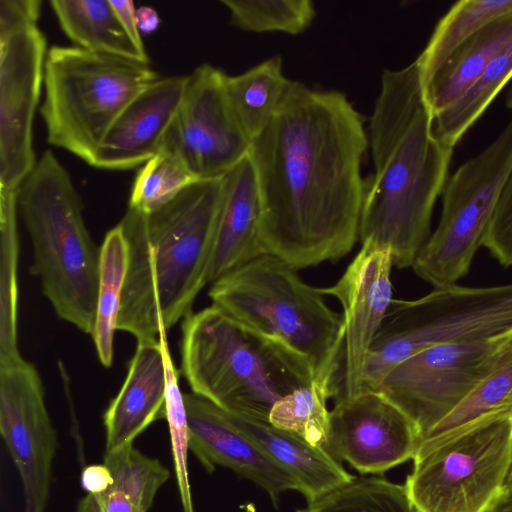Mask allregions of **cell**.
<instances>
[{
  "label": "cell",
  "instance_id": "obj_39",
  "mask_svg": "<svg viewBox=\"0 0 512 512\" xmlns=\"http://www.w3.org/2000/svg\"><path fill=\"white\" fill-rule=\"evenodd\" d=\"M115 9L125 31L134 42V44L142 51L145 50L144 43L137 24L136 8L130 0H110Z\"/></svg>",
  "mask_w": 512,
  "mask_h": 512
},
{
  "label": "cell",
  "instance_id": "obj_14",
  "mask_svg": "<svg viewBox=\"0 0 512 512\" xmlns=\"http://www.w3.org/2000/svg\"><path fill=\"white\" fill-rule=\"evenodd\" d=\"M47 52L37 26L0 39V190H17L37 163L33 121Z\"/></svg>",
  "mask_w": 512,
  "mask_h": 512
},
{
  "label": "cell",
  "instance_id": "obj_28",
  "mask_svg": "<svg viewBox=\"0 0 512 512\" xmlns=\"http://www.w3.org/2000/svg\"><path fill=\"white\" fill-rule=\"evenodd\" d=\"M17 190H0V363L22 357L18 346Z\"/></svg>",
  "mask_w": 512,
  "mask_h": 512
},
{
  "label": "cell",
  "instance_id": "obj_40",
  "mask_svg": "<svg viewBox=\"0 0 512 512\" xmlns=\"http://www.w3.org/2000/svg\"><path fill=\"white\" fill-rule=\"evenodd\" d=\"M93 496L101 512H142L129 498L115 490L108 489Z\"/></svg>",
  "mask_w": 512,
  "mask_h": 512
},
{
  "label": "cell",
  "instance_id": "obj_37",
  "mask_svg": "<svg viewBox=\"0 0 512 512\" xmlns=\"http://www.w3.org/2000/svg\"><path fill=\"white\" fill-rule=\"evenodd\" d=\"M41 12L39 0L0 1V39L37 26Z\"/></svg>",
  "mask_w": 512,
  "mask_h": 512
},
{
  "label": "cell",
  "instance_id": "obj_12",
  "mask_svg": "<svg viewBox=\"0 0 512 512\" xmlns=\"http://www.w3.org/2000/svg\"><path fill=\"white\" fill-rule=\"evenodd\" d=\"M226 74L204 63L191 74L162 148L178 155L198 180L223 178L251 150L225 91Z\"/></svg>",
  "mask_w": 512,
  "mask_h": 512
},
{
  "label": "cell",
  "instance_id": "obj_22",
  "mask_svg": "<svg viewBox=\"0 0 512 512\" xmlns=\"http://www.w3.org/2000/svg\"><path fill=\"white\" fill-rule=\"evenodd\" d=\"M511 41L512 14H509L467 39L437 69L421 79L431 117L457 101Z\"/></svg>",
  "mask_w": 512,
  "mask_h": 512
},
{
  "label": "cell",
  "instance_id": "obj_23",
  "mask_svg": "<svg viewBox=\"0 0 512 512\" xmlns=\"http://www.w3.org/2000/svg\"><path fill=\"white\" fill-rule=\"evenodd\" d=\"M50 5L62 31L74 46L149 63L146 51L131 40L110 0H52Z\"/></svg>",
  "mask_w": 512,
  "mask_h": 512
},
{
  "label": "cell",
  "instance_id": "obj_9",
  "mask_svg": "<svg viewBox=\"0 0 512 512\" xmlns=\"http://www.w3.org/2000/svg\"><path fill=\"white\" fill-rule=\"evenodd\" d=\"M511 170L512 117L489 146L448 179L440 221L412 265L420 278L438 288L468 273Z\"/></svg>",
  "mask_w": 512,
  "mask_h": 512
},
{
  "label": "cell",
  "instance_id": "obj_4",
  "mask_svg": "<svg viewBox=\"0 0 512 512\" xmlns=\"http://www.w3.org/2000/svg\"><path fill=\"white\" fill-rule=\"evenodd\" d=\"M181 332L192 393L230 413L269 422L274 404L315 376L305 360L214 305L188 314Z\"/></svg>",
  "mask_w": 512,
  "mask_h": 512
},
{
  "label": "cell",
  "instance_id": "obj_41",
  "mask_svg": "<svg viewBox=\"0 0 512 512\" xmlns=\"http://www.w3.org/2000/svg\"><path fill=\"white\" fill-rule=\"evenodd\" d=\"M137 24L140 31L150 33L154 31L159 23L160 18L152 7L141 6L136 10Z\"/></svg>",
  "mask_w": 512,
  "mask_h": 512
},
{
  "label": "cell",
  "instance_id": "obj_1",
  "mask_svg": "<svg viewBox=\"0 0 512 512\" xmlns=\"http://www.w3.org/2000/svg\"><path fill=\"white\" fill-rule=\"evenodd\" d=\"M367 144L362 117L343 93L291 81L249 153L264 254L300 270L351 251L359 239Z\"/></svg>",
  "mask_w": 512,
  "mask_h": 512
},
{
  "label": "cell",
  "instance_id": "obj_35",
  "mask_svg": "<svg viewBox=\"0 0 512 512\" xmlns=\"http://www.w3.org/2000/svg\"><path fill=\"white\" fill-rule=\"evenodd\" d=\"M160 341L166 377L165 420L170 434L174 471L184 512H195L188 476L189 427L184 396L180 391L178 373L173 364L167 332L162 330Z\"/></svg>",
  "mask_w": 512,
  "mask_h": 512
},
{
  "label": "cell",
  "instance_id": "obj_30",
  "mask_svg": "<svg viewBox=\"0 0 512 512\" xmlns=\"http://www.w3.org/2000/svg\"><path fill=\"white\" fill-rule=\"evenodd\" d=\"M512 14V0H462L455 3L435 27L416 59L421 79L437 69L463 42L491 22Z\"/></svg>",
  "mask_w": 512,
  "mask_h": 512
},
{
  "label": "cell",
  "instance_id": "obj_45",
  "mask_svg": "<svg viewBox=\"0 0 512 512\" xmlns=\"http://www.w3.org/2000/svg\"><path fill=\"white\" fill-rule=\"evenodd\" d=\"M505 105L508 109L512 110V83L507 90L506 96H505Z\"/></svg>",
  "mask_w": 512,
  "mask_h": 512
},
{
  "label": "cell",
  "instance_id": "obj_18",
  "mask_svg": "<svg viewBox=\"0 0 512 512\" xmlns=\"http://www.w3.org/2000/svg\"><path fill=\"white\" fill-rule=\"evenodd\" d=\"M187 81L188 75L160 77L139 93L106 134L93 167L130 170L156 155L163 147Z\"/></svg>",
  "mask_w": 512,
  "mask_h": 512
},
{
  "label": "cell",
  "instance_id": "obj_13",
  "mask_svg": "<svg viewBox=\"0 0 512 512\" xmlns=\"http://www.w3.org/2000/svg\"><path fill=\"white\" fill-rule=\"evenodd\" d=\"M0 433L20 475L25 512H45L58 437L41 376L23 357L0 363Z\"/></svg>",
  "mask_w": 512,
  "mask_h": 512
},
{
  "label": "cell",
  "instance_id": "obj_38",
  "mask_svg": "<svg viewBox=\"0 0 512 512\" xmlns=\"http://www.w3.org/2000/svg\"><path fill=\"white\" fill-rule=\"evenodd\" d=\"M80 483L87 494L98 495L107 491L113 484L109 468L103 464H91L83 468Z\"/></svg>",
  "mask_w": 512,
  "mask_h": 512
},
{
  "label": "cell",
  "instance_id": "obj_6",
  "mask_svg": "<svg viewBox=\"0 0 512 512\" xmlns=\"http://www.w3.org/2000/svg\"><path fill=\"white\" fill-rule=\"evenodd\" d=\"M208 295L212 305L305 360L315 374L343 361V316L327 305L320 288L276 256L262 254L228 272Z\"/></svg>",
  "mask_w": 512,
  "mask_h": 512
},
{
  "label": "cell",
  "instance_id": "obj_19",
  "mask_svg": "<svg viewBox=\"0 0 512 512\" xmlns=\"http://www.w3.org/2000/svg\"><path fill=\"white\" fill-rule=\"evenodd\" d=\"M165 389L159 339L137 341L124 383L103 415L105 452L133 444L149 425L165 419Z\"/></svg>",
  "mask_w": 512,
  "mask_h": 512
},
{
  "label": "cell",
  "instance_id": "obj_7",
  "mask_svg": "<svg viewBox=\"0 0 512 512\" xmlns=\"http://www.w3.org/2000/svg\"><path fill=\"white\" fill-rule=\"evenodd\" d=\"M158 78L149 64L76 46H52L40 107L47 141L93 166L117 117Z\"/></svg>",
  "mask_w": 512,
  "mask_h": 512
},
{
  "label": "cell",
  "instance_id": "obj_11",
  "mask_svg": "<svg viewBox=\"0 0 512 512\" xmlns=\"http://www.w3.org/2000/svg\"><path fill=\"white\" fill-rule=\"evenodd\" d=\"M512 347V334L440 344L401 362L378 391L413 422L421 437L457 406Z\"/></svg>",
  "mask_w": 512,
  "mask_h": 512
},
{
  "label": "cell",
  "instance_id": "obj_24",
  "mask_svg": "<svg viewBox=\"0 0 512 512\" xmlns=\"http://www.w3.org/2000/svg\"><path fill=\"white\" fill-rule=\"evenodd\" d=\"M508 414H512V347L457 406L421 437L416 453Z\"/></svg>",
  "mask_w": 512,
  "mask_h": 512
},
{
  "label": "cell",
  "instance_id": "obj_25",
  "mask_svg": "<svg viewBox=\"0 0 512 512\" xmlns=\"http://www.w3.org/2000/svg\"><path fill=\"white\" fill-rule=\"evenodd\" d=\"M291 83L282 58L273 56L247 71L225 76V91L242 129L253 140L270 123Z\"/></svg>",
  "mask_w": 512,
  "mask_h": 512
},
{
  "label": "cell",
  "instance_id": "obj_36",
  "mask_svg": "<svg viewBox=\"0 0 512 512\" xmlns=\"http://www.w3.org/2000/svg\"><path fill=\"white\" fill-rule=\"evenodd\" d=\"M483 246L502 266H512V170L502 189Z\"/></svg>",
  "mask_w": 512,
  "mask_h": 512
},
{
  "label": "cell",
  "instance_id": "obj_15",
  "mask_svg": "<svg viewBox=\"0 0 512 512\" xmlns=\"http://www.w3.org/2000/svg\"><path fill=\"white\" fill-rule=\"evenodd\" d=\"M420 433L413 422L378 391L337 398L330 411L325 450L361 474H382L413 459Z\"/></svg>",
  "mask_w": 512,
  "mask_h": 512
},
{
  "label": "cell",
  "instance_id": "obj_8",
  "mask_svg": "<svg viewBox=\"0 0 512 512\" xmlns=\"http://www.w3.org/2000/svg\"><path fill=\"white\" fill-rule=\"evenodd\" d=\"M512 334V283L450 285L415 300L393 299L370 347L363 391H375L401 362L430 347Z\"/></svg>",
  "mask_w": 512,
  "mask_h": 512
},
{
  "label": "cell",
  "instance_id": "obj_17",
  "mask_svg": "<svg viewBox=\"0 0 512 512\" xmlns=\"http://www.w3.org/2000/svg\"><path fill=\"white\" fill-rule=\"evenodd\" d=\"M183 396L189 448L207 472L216 466L229 468L264 489L275 504L281 493L298 491L295 480L236 427L226 411L194 393Z\"/></svg>",
  "mask_w": 512,
  "mask_h": 512
},
{
  "label": "cell",
  "instance_id": "obj_32",
  "mask_svg": "<svg viewBox=\"0 0 512 512\" xmlns=\"http://www.w3.org/2000/svg\"><path fill=\"white\" fill-rule=\"evenodd\" d=\"M103 463L109 468L113 484L109 488L129 498L142 512H148L170 471L160 460L144 455L134 444L105 452Z\"/></svg>",
  "mask_w": 512,
  "mask_h": 512
},
{
  "label": "cell",
  "instance_id": "obj_10",
  "mask_svg": "<svg viewBox=\"0 0 512 512\" xmlns=\"http://www.w3.org/2000/svg\"><path fill=\"white\" fill-rule=\"evenodd\" d=\"M512 466V414L417 452L405 481L417 512H486L504 493Z\"/></svg>",
  "mask_w": 512,
  "mask_h": 512
},
{
  "label": "cell",
  "instance_id": "obj_34",
  "mask_svg": "<svg viewBox=\"0 0 512 512\" xmlns=\"http://www.w3.org/2000/svg\"><path fill=\"white\" fill-rule=\"evenodd\" d=\"M196 181L178 155L161 148L138 171L128 206L145 212L155 210Z\"/></svg>",
  "mask_w": 512,
  "mask_h": 512
},
{
  "label": "cell",
  "instance_id": "obj_2",
  "mask_svg": "<svg viewBox=\"0 0 512 512\" xmlns=\"http://www.w3.org/2000/svg\"><path fill=\"white\" fill-rule=\"evenodd\" d=\"M369 141L374 173L364 188L359 240L389 249L394 266L412 267L430 237L454 149L433 133L416 60L383 71Z\"/></svg>",
  "mask_w": 512,
  "mask_h": 512
},
{
  "label": "cell",
  "instance_id": "obj_5",
  "mask_svg": "<svg viewBox=\"0 0 512 512\" xmlns=\"http://www.w3.org/2000/svg\"><path fill=\"white\" fill-rule=\"evenodd\" d=\"M17 207L33 250L31 273L56 315L92 335L97 310L100 247L83 218L70 174L51 150L17 190Z\"/></svg>",
  "mask_w": 512,
  "mask_h": 512
},
{
  "label": "cell",
  "instance_id": "obj_27",
  "mask_svg": "<svg viewBox=\"0 0 512 512\" xmlns=\"http://www.w3.org/2000/svg\"><path fill=\"white\" fill-rule=\"evenodd\" d=\"M128 267V245L120 224L110 229L100 246L97 310L92 333L100 363L109 368L114 358V335Z\"/></svg>",
  "mask_w": 512,
  "mask_h": 512
},
{
  "label": "cell",
  "instance_id": "obj_44",
  "mask_svg": "<svg viewBox=\"0 0 512 512\" xmlns=\"http://www.w3.org/2000/svg\"><path fill=\"white\" fill-rule=\"evenodd\" d=\"M504 493L512 494V466H511L508 478L506 480V484H505V488H504Z\"/></svg>",
  "mask_w": 512,
  "mask_h": 512
},
{
  "label": "cell",
  "instance_id": "obj_20",
  "mask_svg": "<svg viewBox=\"0 0 512 512\" xmlns=\"http://www.w3.org/2000/svg\"><path fill=\"white\" fill-rule=\"evenodd\" d=\"M223 198L208 284L260 256L261 201L248 155L223 177Z\"/></svg>",
  "mask_w": 512,
  "mask_h": 512
},
{
  "label": "cell",
  "instance_id": "obj_31",
  "mask_svg": "<svg viewBox=\"0 0 512 512\" xmlns=\"http://www.w3.org/2000/svg\"><path fill=\"white\" fill-rule=\"evenodd\" d=\"M297 512H417L405 486L380 476L355 477Z\"/></svg>",
  "mask_w": 512,
  "mask_h": 512
},
{
  "label": "cell",
  "instance_id": "obj_26",
  "mask_svg": "<svg viewBox=\"0 0 512 512\" xmlns=\"http://www.w3.org/2000/svg\"><path fill=\"white\" fill-rule=\"evenodd\" d=\"M342 365L343 361L327 365L308 384L280 399L270 412L269 423L324 447L330 418L327 403L337 394Z\"/></svg>",
  "mask_w": 512,
  "mask_h": 512
},
{
  "label": "cell",
  "instance_id": "obj_33",
  "mask_svg": "<svg viewBox=\"0 0 512 512\" xmlns=\"http://www.w3.org/2000/svg\"><path fill=\"white\" fill-rule=\"evenodd\" d=\"M230 12L233 26L251 32H283L297 35L305 31L316 11L310 0H221Z\"/></svg>",
  "mask_w": 512,
  "mask_h": 512
},
{
  "label": "cell",
  "instance_id": "obj_3",
  "mask_svg": "<svg viewBox=\"0 0 512 512\" xmlns=\"http://www.w3.org/2000/svg\"><path fill=\"white\" fill-rule=\"evenodd\" d=\"M223 185V178L196 181L149 212L128 206L119 222L128 267L117 330L157 339L192 312L208 284Z\"/></svg>",
  "mask_w": 512,
  "mask_h": 512
},
{
  "label": "cell",
  "instance_id": "obj_16",
  "mask_svg": "<svg viewBox=\"0 0 512 512\" xmlns=\"http://www.w3.org/2000/svg\"><path fill=\"white\" fill-rule=\"evenodd\" d=\"M361 245L340 279L333 286L320 288L324 296L336 298L343 309L344 355L336 399L363 392L368 353L393 300L391 251Z\"/></svg>",
  "mask_w": 512,
  "mask_h": 512
},
{
  "label": "cell",
  "instance_id": "obj_42",
  "mask_svg": "<svg viewBox=\"0 0 512 512\" xmlns=\"http://www.w3.org/2000/svg\"><path fill=\"white\" fill-rule=\"evenodd\" d=\"M486 512H512V494L503 493Z\"/></svg>",
  "mask_w": 512,
  "mask_h": 512
},
{
  "label": "cell",
  "instance_id": "obj_29",
  "mask_svg": "<svg viewBox=\"0 0 512 512\" xmlns=\"http://www.w3.org/2000/svg\"><path fill=\"white\" fill-rule=\"evenodd\" d=\"M512 80V41L487 65L473 85L452 105L432 116L435 137L454 148Z\"/></svg>",
  "mask_w": 512,
  "mask_h": 512
},
{
  "label": "cell",
  "instance_id": "obj_21",
  "mask_svg": "<svg viewBox=\"0 0 512 512\" xmlns=\"http://www.w3.org/2000/svg\"><path fill=\"white\" fill-rule=\"evenodd\" d=\"M226 413L236 427L295 480L308 503L354 478L324 447L269 422Z\"/></svg>",
  "mask_w": 512,
  "mask_h": 512
},
{
  "label": "cell",
  "instance_id": "obj_43",
  "mask_svg": "<svg viewBox=\"0 0 512 512\" xmlns=\"http://www.w3.org/2000/svg\"><path fill=\"white\" fill-rule=\"evenodd\" d=\"M76 512H101V510L94 496L87 494L79 501Z\"/></svg>",
  "mask_w": 512,
  "mask_h": 512
}]
</instances>
